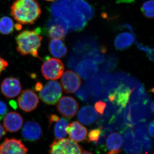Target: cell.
I'll return each instance as SVG.
<instances>
[{
	"instance_id": "cell-1",
	"label": "cell",
	"mask_w": 154,
	"mask_h": 154,
	"mask_svg": "<svg viewBox=\"0 0 154 154\" xmlns=\"http://www.w3.org/2000/svg\"><path fill=\"white\" fill-rule=\"evenodd\" d=\"M15 20L22 25H32L40 17L41 9L35 0H16L11 8Z\"/></svg>"
},
{
	"instance_id": "cell-2",
	"label": "cell",
	"mask_w": 154,
	"mask_h": 154,
	"mask_svg": "<svg viewBox=\"0 0 154 154\" xmlns=\"http://www.w3.org/2000/svg\"><path fill=\"white\" fill-rule=\"evenodd\" d=\"M39 28L35 30H25L16 37L17 50L21 55H31L39 58L38 51L41 45L42 36Z\"/></svg>"
},
{
	"instance_id": "cell-3",
	"label": "cell",
	"mask_w": 154,
	"mask_h": 154,
	"mask_svg": "<svg viewBox=\"0 0 154 154\" xmlns=\"http://www.w3.org/2000/svg\"><path fill=\"white\" fill-rule=\"evenodd\" d=\"M149 99L146 96L138 102H131L124 113V120L128 125L131 127L137 122L146 120L149 114Z\"/></svg>"
},
{
	"instance_id": "cell-4",
	"label": "cell",
	"mask_w": 154,
	"mask_h": 154,
	"mask_svg": "<svg viewBox=\"0 0 154 154\" xmlns=\"http://www.w3.org/2000/svg\"><path fill=\"white\" fill-rule=\"evenodd\" d=\"M132 91L129 86L120 83L108 91L107 98L110 103L116 106L119 113H120L127 105Z\"/></svg>"
},
{
	"instance_id": "cell-5",
	"label": "cell",
	"mask_w": 154,
	"mask_h": 154,
	"mask_svg": "<svg viewBox=\"0 0 154 154\" xmlns=\"http://www.w3.org/2000/svg\"><path fill=\"white\" fill-rule=\"evenodd\" d=\"M83 150L82 146L69 139H56L50 146L49 154H81Z\"/></svg>"
},
{
	"instance_id": "cell-6",
	"label": "cell",
	"mask_w": 154,
	"mask_h": 154,
	"mask_svg": "<svg viewBox=\"0 0 154 154\" xmlns=\"http://www.w3.org/2000/svg\"><path fill=\"white\" fill-rule=\"evenodd\" d=\"M62 89L60 84L54 80L48 82L39 91V98L47 105H54L62 95Z\"/></svg>"
},
{
	"instance_id": "cell-7",
	"label": "cell",
	"mask_w": 154,
	"mask_h": 154,
	"mask_svg": "<svg viewBox=\"0 0 154 154\" xmlns=\"http://www.w3.org/2000/svg\"><path fill=\"white\" fill-rule=\"evenodd\" d=\"M64 66L62 62L58 59L49 58L44 62L41 67V72L46 80L59 79L63 74Z\"/></svg>"
},
{
	"instance_id": "cell-8",
	"label": "cell",
	"mask_w": 154,
	"mask_h": 154,
	"mask_svg": "<svg viewBox=\"0 0 154 154\" xmlns=\"http://www.w3.org/2000/svg\"><path fill=\"white\" fill-rule=\"evenodd\" d=\"M57 110L61 115L67 118L74 117L79 110V104L74 98L63 96L58 101Z\"/></svg>"
},
{
	"instance_id": "cell-9",
	"label": "cell",
	"mask_w": 154,
	"mask_h": 154,
	"mask_svg": "<svg viewBox=\"0 0 154 154\" xmlns=\"http://www.w3.org/2000/svg\"><path fill=\"white\" fill-rule=\"evenodd\" d=\"M39 100L36 93L31 90L22 91L18 99L19 107L23 111L30 112L35 110L38 106Z\"/></svg>"
},
{
	"instance_id": "cell-10",
	"label": "cell",
	"mask_w": 154,
	"mask_h": 154,
	"mask_svg": "<svg viewBox=\"0 0 154 154\" xmlns=\"http://www.w3.org/2000/svg\"><path fill=\"white\" fill-rule=\"evenodd\" d=\"M146 120L138 122L135 128L134 137L135 140L140 144L142 151L147 154L152 147L151 139L148 133Z\"/></svg>"
},
{
	"instance_id": "cell-11",
	"label": "cell",
	"mask_w": 154,
	"mask_h": 154,
	"mask_svg": "<svg viewBox=\"0 0 154 154\" xmlns=\"http://www.w3.org/2000/svg\"><path fill=\"white\" fill-rule=\"evenodd\" d=\"M62 76L61 84L66 94H73L80 88L82 81L79 76L76 73L68 70Z\"/></svg>"
},
{
	"instance_id": "cell-12",
	"label": "cell",
	"mask_w": 154,
	"mask_h": 154,
	"mask_svg": "<svg viewBox=\"0 0 154 154\" xmlns=\"http://www.w3.org/2000/svg\"><path fill=\"white\" fill-rule=\"evenodd\" d=\"M131 127L125 126L122 130L123 139V149L127 154L137 153L142 151L141 148L136 141Z\"/></svg>"
},
{
	"instance_id": "cell-13",
	"label": "cell",
	"mask_w": 154,
	"mask_h": 154,
	"mask_svg": "<svg viewBox=\"0 0 154 154\" xmlns=\"http://www.w3.org/2000/svg\"><path fill=\"white\" fill-rule=\"evenodd\" d=\"M28 149L19 140L6 138L0 145V154H27Z\"/></svg>"
},
{
	"instance_id": "cell-14",
	"label": "cell",
	"mask_w": 154,
	"mask_h": 154,
	"mask_svg": "<svg viewBox=\"0 0 154 154\" xmlns=\"http://www.w3.org/2000/svg\"><path fill=\"white\" fill-rule=\"evenodd\" d=\"M69 26L65 20L61 18L53 19L48 28V36L53 38L63 39L65 37Z\"/></svg>"
},
{
	"instance_id": "cell-15",
	"label": "cell",
	"mask_w": 154,
	"mask_h": 154,
	"mask_svg": "<svg viewBox=\"0 0 154 154\" xmlns=\"http://www.w3.org/2000/svg\"><path fill=\"white\" fill-rule=\"evenodd\" d=\"M75 70L84 79H89L96 75L98 71V67L94 61L84 58L78 64Z\"/></svg>"
},
{
	"instance_id": "cell-16",
	"label": "cell",
	"mask_w": 154,
	"mask_h": 154,
	"mask_svg": "<svg viewBox=\"0 0 154 154\" xmlns=\"http://www.w3.org/2000/svg\"><path fill=\"white\" fill-rule=\"evenodd\" d=\"M22 88L20 81L14 77L6 78L1 85L2 93L8 98L17 97L21 93Z\"/></svg>"
},
{
	"instance_id": "cell-17",
	"label": "cell",
	"mask_w": 154,
	"mask_h": 154,
	"mask_svg": "<svg viewBox=\"0 0 154 154\" xmlns=\"http://www.w3.org/2000/svg\"><path fill=\"white\" fill-rule=\"evenodd\" d=\"M128 29L131 33L128 32H122L116 36L114 40V45L119 50L122 51L128 48L131 46L134 41L135 36L132 28L128 24H125L122 28Z\"/></svg>"
},
{
	"instance_id": "cell-18",
	"label": "cell",
	"mask_w": 154,
	"mask_h": 154,
	"mask_svg": "<svg viewBox=\"0 0 154 154\" xmlns=\"http://www.w3.org/2000/svg\"><path fill=\"white\" fill-rule=\"evenodd\" d=\"M22 135L26 140L35 141L42 137V130L40 125L35 122H27L22 128Z\"/></svg>"
},
{
	"instance_id": "cell-19",
	"label": "cell",
	"mask_w": 154,
	"mask_h": 154,
	"mask_svg": "<svg viewBox=\"0 0 154 154\" xmlns=\"http://www.w3.org/2000/svg\"><path fill=\"white\" fill-rule=\"evenodd\" d=\"M66 132L70 139L75 142L79 143L85 139L88 130L79 122L74 121L67 126Z\"/></svg>"
},
{
	"instance_id": "cell-20",
	"label": "cell",
	"mask_w": 154,
	"mask_h": 154,
	"mask_svg": "<svg viewBox=\"0 0 154 154\" xmlns=\"http://www.w3.org/2000/svg\"><path fill=\"white\" fill-rule=\"evenodd\" d=\"M69 7L73 11L82 14L87 21L93 19L95 15L94 8L85 0H72Z\"/></svg>"
},
{
	"instance_id": "cell-21",
	"label": "cell",
	"mask_w": 154,
	"mask_h": 154,
	"mask_svg": "<svg viewBox=\"0 0 154 154\" xmlns=\"http://www.w3.org/2000/svg\"><path fill=\"white\" fill-rule=\"evenodd\" d=\"M23 123L22 116L15 112H11L7 114L4 119V125L7 131L15 132L21 129Z\"/></svg>"
},
{
	"instance_id": "cell-22",
	"label": "cell",
	"mask_w": 154,
	"mask_h": 154,
	"mask_svg": "<svg viewBox=\"0 0 154 154\" xmlns=\"http://www.w3.org/2000/svg\"><path fill=\"white\" fill-rule=\"evenodd\" d=\"M78 117L79 120L83 124L90 125L96 122L98 119V114L94 107L87 105L81 108L78 113Z\"/></svg>"
},
{
	"instance_id": "cell-23",
	"label": "cell",
	"mask_w": 154,
	"mask_h": 154,
	"mask_svg": "<svg viewBox=\"0 0 154 154\" xmlns=\"http://www.w3.org/2000/svg\"><path fill=\"white\" fill-rule=\"evenodd\" d=\"M122 140L117 133H113L108 136L106 141V147L108 152L106 154H118L122 150Z\"/></svg>"
},
{
	"instance_id": "cell-24",
	"label": "cell",
	"mask_w": 154,
	"mask_h": 154,
	"mask_svg": "<svg viewBox=\"0 0 154 154\" xmlns=\"http://www.w3.org/2000/svg\"><path fill=\"white\" fill-rule=\"evenodd\" d=\"M48 50L51 54L57 58H62L66 55L67 48L61 39L53 38L50 42Z\"/></svg>"
},
{
	"instance_id": "cell-25",
	"label": "cell",
	"mask_w": 154,
	"mask_h": 154,
	"mask_svg": "<svg viewBox=\"0 0 154 154\" xmlns=\"http://www.w3.org/2000/svg\"><path fill=\"white\" fill-rule=\"evenodd\" d=\"M105 131L102 127L91 130L88 134V142H94L97 145L101 144L105 140Z\"/></svg>"
},
{
	"instance_id": "cell-26",
	"label": "cell",
	"mask_w": 154,
	"mask_h": 154,
	"mask_svg": "<svg viewBox=\"0 0 154 154\" xmlns=\"http://www.w3.org/2000/svg\"><path fill=\"white\" fill-rule=\"evenodd\" d=\"M54 128V134L57 139L64 138L66 136V128L69 121L66 119L59 118L56 122Z\"/></svg>"
},
{
	"instance_id": "cell-27",
	"label": "cell",
	"mask_w": 154,
	"mask_h": 154,
	"mask_svg": "<svg viewBox=\"0 0 154 154\" xmlns=\"http://www.w3.org/2000/svg\"><path fill=\"white\" fill-rule=\"evenodd\" d=\"M14 22L10 17H4L0 18V33L9 35L14 32Z\"/></svg>"
},
{
	"instance_id": "cell-28",
	"label": "cell",
	"mask_w": 154,
	"mask_h": 154,
	"mask_svg": "<svg viewBox=\"0 0 154 154\" xmlns=\"http://www.w3.org/2000/svg\"><path fill=\"white\" fill-rule=\"evenodd\" d=\"M144 16L149 19L154 17V1L149 0L143 3L141 8Z\"/></svg>"
},
{
	"instance_id": "cell-29",
	"label": "cell",
	"mask_w": 154,
	"mask_h": 154,
	"mask_svg": "<svg viewBox=\"0 0 154 154\" xmlns=\"http://www.w3.org/2000/svg\"><path fill=\"white\" fill-rule=\"evenodd\" d=\"M134 39H135L136 44V45H137L138 48L140 49V50L143 51H144L146 53L147 55L148 56V57L149 59L150 60L153 61V48L147 47V46H145V45H143L139 43V42L137 41L136 37H134Z\"/></svg>"
},
{
	"instance_id": "cell-30",
	"label": "cell",
	"mask_w": 154,
	"mask_h": 154,
	"mask_svg": "<svg viewBox=\"0 0 154 154\" xmlns=\"http://www.w3.org/2000/svg\"><path fill=\"white\" fill-rule=\"evenodd\" d=\"M76 96L83 102H87L89 100V95L86 89L81 87L77 91Z\"/></svg>"
},
{
	"instance_id": "cell-31",
	"label": "cell",
	"mask_w": 154,
	"mask_h": 154,
	"mask_svg": "<svg viewBox=\"0 0 154 154\" xmlns=\"http://www.w3.org/2000/svg\"><path fill=\"white\" fill-rule=\"evenodd\" d=\"M79 57L77 55L72 56L69 60V66L72 69H75L76 67L81 60Z\"/></svg>"
},
{
	"instance_id": "cell-32",
	"label": "cell",
	"mask_w": 154,
	"mask_h": 154,
	"mask_svg": "<svg viewBox=\"0 0 154 154\" xmlns=\"http://www.w3.org/2000/svg\"><path fill=\"white\" fill-rule=\"evenodd\" d=\"M106 105H107L105 102L102 101H99L95 103L94 106L97 112L100 115H103L106 108Z\"/></svg>"
},
{
	"instance_id": "cell-33",
	"label": "cell",
	"mask_w": 154,
	"mask_h": 154,
	"mask_svg": "<svg viewBox=\"0 0 154 154\" xmlns=\"http://www.w3.org/2000/svg\"><path fill=\"white\" fill-rule=\"evenodd\" d=\"M116 63V58L113 56H110L108 58L105 65H106V68L110 69L114 67Z\"/></svg>"
},
{
	"instance_id": "cell-34",
	"label": "cell",
	"mask_w": 154,
	"mask_h": 154,
	"mask_svg": "<svg viewBox=\"0 0 154 154\" xmlns=\"http://www.w3.org/2000/svg\"><path fill=\"white\" fill-rule=\"evenodd\" d=\"M8 111V107L5 102L0 100V120L5 115Z\"/></svg>"
},
{
	"instance_id": "cell-35",
	"label": "cell",
	"mask_w": 154,
	"mask_h": 154,
	"mask_svg": "<svg viewBox=\"0 0 154 154\" xmlns=\"http://www.w3.org/2000/svg\"><path fill=\"white\" fill-rule=\"evenodd\" d=\"M8 66V63L0 56V75Z\"/></svg>"
},
{
	"instance_id": "cell-36",
	"label": "cell",
	"mask_w": 154,
	"mask_h": 154,
	"mask_svg": "<svg viewBox=\"0 0 154 154\" xmlns=\"http://www.w3.org/2000/svg\"><path fill=\"white\" fill-rule=\"evenodd\" d=\"M48 119H49V122L50 125H51L54 122H56L57 121L58 119H59L58 116L56 115V114H50L48 116Z\"/></svg>"
},
{
	"instance_id": "cell-37",
	"label": "cell",
	"mask_w": 154,
	"mask_h": 154,
	"mask_svg": "<svg viewBox=\"0 0 154 154\" xmlns=\"http://www.w3.org/2000/svg\"><path fill=\"white\" fill-rule=\"evenodd\" d=\"M149 132L152 137H154V121L152 120L149 126Z\"/></svg>"
},
{
	"instance_id": "cell-38",
	"label": "cell",
	"mask_w": 154,
	"mask_h": 154,
	"mask_svg": "<svg viewBox=\"0 0 154 154\" xmlns=\"http://www.w3.org/2000/svg\"><path fill=\"white\" fill-rule=\"evenodd\" d=\"M6 131L5 128L0 124V140L6 134Z\"/></svg>"
},
{
	"instance_id": "cell-39",
	"label": "cell",
	"mask_w": 154,
	"mask_h": 154,
	"mask_svg": "<svg viewBox=\"0 0 154 154\" xmlns=\"http://www.w3.org/2000/svg\"><path fill=\"white\" fill-rule=\"evenodd\" d=\"M43 88L42 84L40 83H37L35 86V90L37 91H40Z\"/></svg>"
},
{
	"instance_id": "cell-40",
	"label": "cell",
	"mask_w": 154,
	"mask_h": 154,
	"mask_svg": "<svg viewBox=\"0 0 154 154\" xmlns=\"http://www.w3.org/2000/svg\"><path fill=\"white\" fill-rule=\"evenodd\" d=\"M134 0H117L118 3H133Z\"/></svg>"
},
{
	"instance_id": "cell-41",
	"label": "cell",
	"mask_w": 154,
	"mask_h": 154,
	"mask_svg": "<svg viewBox=\"0 0 154 154\" xmlns=\"http://www.w3.org/2000/svg\"><path fill=\"white\" fill-rule=\"evenodd\" d=\"M150 109L152 110V112H153L154 111V102H152L150 104Z\"/></svg>"
},
{
	"instance_id": "cell-42",
	"label": "cell",
	"mask_w": 154,
	"mask_h": 154,
	"mask_svg": "<svg viewBox=\"0 0 154 154\" xmlns=\"http://www.w3.org/2000/svg\"><path fill=\"white\" fill-rule=\"evenodd\" d=\"M81 154H94L93 153L91 152H88V151H84L82 152Z\"/></svg>"
},
{
	"instance_id": "cell-43",
	"label": "cell",
	"mask_w": 154,
	"mask_h": 154,
	"mask_svg": "<svg viewBox=\"0 0 154 154\" xmlns=\"http://www.w3.org/2000/svg\"><path fill=\"white\" fill-rule=\"evenodd\" d=\"M45 1H48V2H54L55 0H45Z\"/></svg>"
},
{
	"instance_id": "cell-44",
	"label": "cell",
	"mask_w": 154,
	"mask_h": 154,
	"mask_svg": "<svg viewBox=\"0 0 154 154\" xmlns=\"http://www.w3.org/2000/svg\"></svg>"
}]
</instances>
